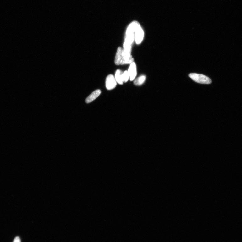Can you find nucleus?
Segmentation results:
<instances>
[{
    "label": "nucleus",
    "instance_id": "nucleus-1",
    "mask_svg": "<svg viewBox=\"0 0 242 242\" xmlns=\"http://www.w3.org/2000/svg\"><path fill=\"white\" fill-rule=\"evenodd\" d=\"M190 78L197 83L201 84H209L212 80L209 77L204 75L192 73L189 75Z\"/></svg>",
    "mask_w": 242,
    "mask_h": 242
},
{
    "label": "nucleus",
    "instance_id": "nucleus-2",
    "mask_svg": "<svg viewBox=\"0 0 242 242\" xmlns=\"http://www.w3.org/2000/svg\"><path fill=\"white\" fill-rule=\"evenodd\" d=\"M114 76L111 74L108 75L106 80V88L108 90H113L115 88L117 83Z\"/></svg>",
    "mask_w": 242,
    "mask_h": 242
},
{
    "label": "nucleus",
    "instance_id": "nucleus-3",
    "mask_svg": "<svg viewBox=\"0 0 242 242\" xmlns=\"http://www.w3.org/2000/svg\"><path fill=\"white\" fill-rule=\"evenodd\" d=\"M144 36V32L141 27H139L136 31L135 35V39L137 44H140L142 42Z\"/></svg>",
    "mask_w": 242,
    "mask_h": 242
},
{
    "label": "nucleus",
    "instance_id": "nucleus-4",
    "mask_svg": "<svg viewBox=\"0 0 242 242\" xmlns=\"http://www.w3.org/2000/svg\"><path fill=\"white\" fill-rule=\"evenodd\" d=\"M130 81H133L135 78L137 74L136 65L135 63L133 62L130 64L128 70Z\"/></svg>",
    "mask_w": 242,
    "mask_h": 242
},
{
    "label": "nucleus",
    "instance_id": "nucleus-5",
    "mask_svg": "<svg viewBox=\"0 0 242 242\" xmlns=\"http://www.w3.org/2000/svg\"><path fill=\"white\" fill-rule=\"evenodd\" d=\"M123 49L122 47H119L118 48L115 60V64L116 65H119L121 64L123 58Z\"/></svg>",
    "mask_w": 242,
    "mask_h": 242
},
{
    "label": "nucleus",
    "instance_id": "nucleus-6",
    "mask_svg": "<svg viewBox=\"0 0 242 242\" xmlns=\"http://www.w3.org/2000/svg\"><path fill=\"white\" fill-rule=\"evenodd\" d=\"M101 91L100 90H97L90 95L85 100L86 103H89L92 102L100 95Z\"/></svg>",
    "mask_w": 242,
    "mask_h": 242
},
{
    "label": "nucleus",
    "instance_id": "nucleus-7",
    "mask_svg": "<svg viewBox=\"0 0 242 242\" xmlns=\"http://www.w3.org/2000/svg\"><path fill=\"white\" fill-rule=\"evenodd\" d=\"M123 58L121 63V65L131 64L133 62L134 60L131 54L129 55H123Z\"/></svg>",
    "mask_w": 242,
    "mask_h": 242
},
{
    "label": "nucleus",
    "instance_id": "nucleus-8",
    "mask_svg": "<svg viewBox=\"0 0 242 242\" xmlns=\"http://www.w3.org/2000/svg\"><path fill=\"white\" fill-rule=\"evenodd\" d=\"M123 72L120 70H117L115 73V80L117 83L120 85H123L124 82L122 79Z\"/></svg>",
    "mask_w": 242,
    "mask_h": 242
},
{
    "label": "nucleus",
    "instance_id": "nucleus-9",
    "mask_svg": "<svg viewBox=\"0 0 242 242\" xmlns=\"http://www.w3.org/2000/svg\"><path fill=\"white\" fill-rule=\"evenodd\" d=\"M145 80H146V76H140L134 80V84L137 86L141 85L144 83Z\"/></svg>",
    "mask_w": 242,
    "mask_h": 242
},
{
    "label": "nucleus",
    "instance_id": "nucleus-10",
    "mask_svg": "<svg viewBox=\"0 0 242 242\" xmlns=\"http://www.w3.org/2000/svg\"><path fill=\"white\" fill-rule=\"evenodd\" d=\"M129 78L128 71H125L122 74V79L124 83H127Z\"/></svg>",
    "mask_w": 242,
    "mask_h": 242
},
{
    "label": "nucleus",
    "instance_id": "nucleus-11",
    "mask_svg": "<svg viewBox=\"0 0 242 242\" xmlns=\"http://www.w3.org/2000/svg\"><path fill=\"white\" fill-rule=\"evenodd\" d=\"M13 242H21V240L20 237L17 236L14 238Z\"/></svg>",
    "mask_w": 242,
    "mask_h": 242
}]
</instances>
